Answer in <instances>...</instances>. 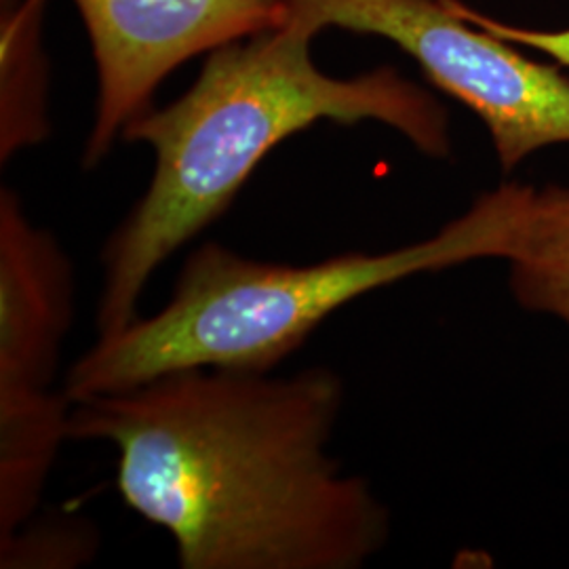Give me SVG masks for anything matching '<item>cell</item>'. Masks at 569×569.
<instances>
[{"label": "cell", "instance_id": "3", "mask_svg": "<svg viewBox=\"0 0 569 569\" xmlns=\"http://www.w3.org/2000/svg\"><path fill=\"white\" fill-rule=\"evenodd\" d=\"M531 194L529 186L507 183L427 241L315 264H274L203 243L183 262L169 302L98 336L68 369L63 392L77 403L190 367L272 371L333 312L366 293L470 260H509Z\"/></svg>", "mask_w": 569, "mask_h": 569}, {"label": "cell", "instance_id": "10", "mask_svg": "<svg viewBox=\"0 0 569 569\" xmlns=\"http://www.w3.org/2000/svg\"><path fill=\"white\" fill-rule=\"evenodd\" d=\"M449 7L462 16L465 20L483 28L489 34L510 42L519 49H531L549 56L550 60L557 61L559 66L569 68V28L563 30H540V28H526V26H515L507 21L496 20L483 16L475 9L467 7L460 0H448Z\"/></svg>", "mask_w": 569, "mask_h": 569}, {"label": "cell", "instance_id": "5", "mask_svg": "<svg viewBox=\"0 0 569 569\" xmlns=\"http://www.w3.org/2000/svg\"><path fill=\"white\" fill-rule=\"evenodd\" d=\"M89 28L100 98L84 164L96 167L117 136L150 110L157 84L201 51L283 26L284 0H74Z\"/></svg>", "mask_w": 569, "mask_h": 569}, {"label": "cell", "instance_id": "1", "mask_svg": "<svg viewBox=\"0 0 569 569\" xmlns=\"http://www.w3.org/2000/svg\"><path fill=\"white\" fill-rule=\"evenodd\" d=\"M342 406L329 367H190L72 403L68 435L117 449L122 502L182 569H357L390 523L327 451Z\"/></svg>", "mask_w": 569, "mask_h": 569}, {"label": "cell", "instance_id": "9", "mask_svg": "<svg viewBox=\"0 0 569 569\" xmlns=\"http://www.w3.org/2000/svg\"><path fill=\"white\" fill-rule=\"evenodd\" d=\"M100 533L87 519L53 515L23 523L11 538L0 540L2 569L79 568L96 559Z\"/></svg>", "mask_w": 569, "mask_h": 569}, {"label": "cell", "instance_id": "2", "mask_svg": "<svg viewBox=\"0 0 569 569\" xmlns=\"http://www.w3.org/2000/svg\"><path fill=\"white\" fill-rule=\"evenodd\" d=\"M315 37L287 16L249 42L222 44L178 102L122 129L127 142L152 146L157 167L140 203L103 243L98 336L138 319L154 272L224 216L274 146L310 124L385 122L427 157H449L448 112L427 89L392 68L331 79L310 60Z\"/></svg>", "mask_w": 569, "mask_h": 569}, {"label": "cell", "instance_id": "4", "mask_svg": "<svg viewBox=\"0 0 569 569\" xmlns=\"http://www.w3.org/2000/svg\"><path fill=\"white\" fill-rule=\"evenodd\" d=\"M289 18L399 44L430 82L486 122L505 171L569 143V79L458 16L448 0H284Z\"/></svg>", "mask_w": 569, "mask_h": 569}, {"label": "cell", "instance_id": "7", "mask_svg": "<svg viewBox=\"0 0 569 569\" xmlns=\"http://www.w3.org/2000/svg\"><path fill=\"white\" fill-rule=\"evenodd\" d=\"M72 401L61 390L0 397V540L41 509L61 443L70 441Z\"/></svg>", "mask_w": 569, "mask_h": 569}, {"label": "cell", "instance_id": "8", "mask_svg": "<svg viewBox=\"0 0 569 569\" xmlns=\"http://www.w3.org/2000/svg\"><path fill=\"white\" fill-rule=\"evenodd\" d=\"M509 262L521 306L569 323V188L533 190Z\"/></svg>", "mask_w": 569, "mask_h": 569}, {"label": "cell", "instance_id": "6", "mask_svg": "<svg viewBox=\"0 0 569 569\" xmlns=\"http://www.w3.org/2000/svg\"><path fill=\"white\" fill-rule=\"evenodd\" d=\"M77 274L60 239L0 192V397L53 390L74 323Z\"/></svg>", "mask_w": 569, "mask_h": 569}]
</instances>
